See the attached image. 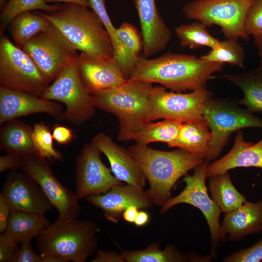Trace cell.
Listing matches in <instances>:
<instances>
[{
    "mask_svg": "<svg viewBox=\"0 0 262 262\" xmlns=\"http://www.w3.org/2000/svg\"><path fill=\"white\" fill-rule=\"evenodd\" d=\"M224 64L169 52L152 59L138 56L129 79L159 83L175 92L194 91L206 88Z\"/></svg>",
    "mask_w": 262,
    "mask_h": 262,
    "instance_id": "1",
    "label": "cell"
},
{
    "mask_svg": "<svg viewBox=\"0 0 262 262\" xmlns=\"http://www.w3.org/2000/svg\"><path fill=\"white\" fill-rule=\"evenodd\" d=\"M128 150L148 182L146 191L153 204L160 206L171 197L176 182L205 160L199 154L179 148L163 151L135 144Z\"/></svg>",
    "mask_w": 262,
    "mask_h": 262,
    "instance_id": "2",
    "label": "cell"
},
{
    "mask_svg": "<svg viewBox=\"0 0 262 262\" xmlns=\"http://www.w3.org/2000/svg\"><path fill=\"white\" fill-rule=\"evenodd\" d=\"M77 50L102 58H113L114 49L108 32L93 10L64 3L55 10L42 13Z\"/></svg>",
    "mask_w": 262,
    "mask_h": 262,
    "instance_id": "3",
    "label": "cell"
},
{
    "mask_svg": "<svg viewBox=\"0 0 262 262\" xmlns=\"http://www.w3.org/2000/svg\"><path fill=\"white\" fill-rule=\"evenodd\" d=\"M153 87L149 82L128 79L115 88L92 95L95 108L111 113L117 118L118 141L132 140L134 134L148 122Z\"/></svg>",
    "mask_w": 262,
    "mask_h": 262,
    "instance_id": "4",
    "label": "cell"
},
{
    "mask_svg": "<svg viewBox=\"0 0 262 262\" xmlns=\"http://www.w3.org/2000/svg\"><path fill=\"white\" fill-rule=\"evenodd\" d=\"M98 228L92 221L57 219L35 238L40 255H55L68 262H84L97 251Z\"/></svg>",
    "mask_w": 262,
    "mask_h": 262,
    "instance_id": "5",
    "label": "cell"
},
{
    "mask_svg": "<svg viewBox=\"0 0 262 262\" xmlns=\"http://www.w3.org/2000/svg\"><path fill=\"white\" fill-rule=\"evenodd\" d=\"M203 116L210 131L209 161L219 156L233 132L246 128H262V119L228 99H210L204 106Z\"/></svg>",
    "mask_w": 262,
    "mask_h": 262,
    "instance_id": "6",
    "label": "cell"
},
{
    "mask_svg": "<svg viewBox=\"0 0 262 262\" xmlns=\"http://www.w3.org/2000/svg\"><path fill=\"white\" fill-rule=\"evenodd\" d=\"M255 0H195L182 7L188 18L207 26H219L226 38L249 39L245 29L247 14Z\"/></svg>",
    "mask_w": 262,
    "mask_h": 262,
    "instance_id": "7",
    "label": "cell"
},
{
    "mask_svg": "<svg viewBox=\"0 0 262 262\" xmlns=\"http://www.w3.org/2000/svg\"><path fill=\"white\" fill-rule=\"evenodd\" d=\"M0 84L39 97L49 85L31 57L3 36L0 40Z\"/></svg>",
    "mask_w": 262,
    "mask_h": 262,
    "instance_id": "8",
    "label": "cell"
},
{
    "mask_svg": "<svg viewBox=\"0 0 262 262\" xmlns=\"http://www.w3.org/2000/svg\"><path fill=\"white\" fill-rule=\"evenodd\" d=\"M41 97L64 104L66 108L63 121L75 126L82 124L95 113L92 95L81 79L76 60L62 71Z\"/></svg>",
    "mask_w": 262,
    "mask_h": 262,
    "instance_id": "9",
    "label": "cell"
},
{
    "mask_svg": "<svg viewBox=\"0 0 262 262\" xmlns=\"http://www.w3.org/2000/svg\"><path fill=\"white\" fill-rule=\"evenodd\" d=\"M209 161H204L195 168L193 175H186L183 180L186 186L178 195L169 199L160 209V213L164 214L175 206L186 203L200 210L206 219L210 229L212 241V256L220 241H226V235L220 223L221 213L214 201L209 196L206 185L207 169Z\"/></svg>",
    "mask_w": 262,
    "mask_h": 262,
    "instance_id": "10",
    "label": "cell"
},
{
    "mask_svg": "<svg viewBox=\"0 0 262 262\" xmlns=\"http://www.w3.org/2000/svg\"><path fill=\"white\" fill-rule=\"evenodd\" d=\"M213 94L205 88L182 93L168 91L164 87H153L151 91L148 122L170 119L184 122L204 120L203 112Z\"/></svg>",
    "mask_w": 262,
    "mask_h": 262,
    "instance_id": "11",
    "label": "cell"
},
{
    "mask_svg": "<svg viewBox=\"0 0 262 262\" xmlns=\"http://www.w3.org/2000/svg\"><path fill=\"white\" fill-rule=\"evenodd\" d=\"M41 188L48 200L58 213V219L78 218L81 206L75 193L64 185L56 177L46 158L37 152L22 158L20 167Z\"/></svg>",
    "mask_w": 262,
    "mask_h": 262,
    "instance_id": "12",
    "label": "cell"
},
{
    "mask_svg": "<svg viewBox=\"0 0 262 262\" xmlns=\"http://www.w3.org/2000/svg\"><path fill=\"white\" fill-rule=\"evenodd\" d=\"M21 49L31 57L49 84L78 56L77 50L59 32L39 33Z\"/></svg>",
    "mask_w": 262,
    "mask_h": 262,
    "instance_id": "13",
    "label": "cell"
},
{
    "mask_svg": "<svg viewBox=\"0 0 262 262\" xmlns=\"http://www.w3.org/2000/svg\"><path fill=\"white\" fill-rule=\"evenodd\" d=\"M102 152L91 143L85 144L76 159L75 193L79 199L104 194L124 184L101 159Z\"/></svg>",
    "mask_w": 262,
    "mask_h": 262,
    "instance_id": "14",
    "label": "cell"
},
{
    "mask_svg": "<svg viewBox=\"0 0 262 262\" xmlns=\"http://www.w3.org/2000/svg\"><path fill=\"white\" fill-rule=\"evenodd\" d=\"M0 194L12 210L45 214L53 207L39 186L22 171L9 173Z\"/></svg>",
    "mask_w": 262,
    "mask_h": 262,
    "instance_id": "15",
    "label": "cell"
},
{
    "mask_svg": "<svg viewBox=\"0 0 262 262\" xmlns=\"http://www.w3.org/2000/svg\"><path fill=\"white\" fill-rule=\"evenodd\" d=\"M76 62L81 79L92 95L115 88L128 80L114 58H99L81 52Z\"/></svg>",
    "mask_w": 262,
    "mask_h": 262,
    "instance_id": "16",
    "label": "cell"
},
{
    "mask_svg": "<svg viewBox=\"0 0 262 262\" xmlns=\"http://www.w3.org/2000/svg\"><path fill=\"white\" fill-rule=\"evenodd\" d=\"M62 106L55 101L46 99L25 92L0 86V124L36 113H46L63 121Z\"/></svg>",
    "mask_w": 262,
    "mask_h": 262,
    "instance_id": "17",
    "label": "cell"
},
{
    "mask_svg": "<svg viewBox=\"0 0 262 262\" xmlns=\"http://www.w3.org/2000/svg\"><path fill=\"white\" fill-rule=\"evenodd\" d=\"M90 204L101 209L109 221L118 223L124 211L132 206L146 210L153 204L147 191L127 184L116 185L107 192L86 198Z\"/></svg>",
    "mask_w": 262,
    "mask_h": 262,
    "instance_id": "18",
    "label": "cell"
},
{
    "mask_svg": "<svg viewBox=\"0 0 262 262\" xmlns=\"http://www.w3.org/2000/svg\"><path fill=\"white\" fill-rule=\"evenodd\" d=\"M91 143L106 156L113 174L118 180L138 188L144 187L146 177L128 149L118 145L103 132L96 135Z\"/></svg>",
    "mask_w": 262,
    "mask_h": 262,
    "instance_id": "19",
    "label": "cell"
},
{
    "mask_svg": "<svg viewBox=\"0 0 262 262\" xmlns=\"http://www.w3.org/2000/svg\"><path fill=\"white\" fill-rule=\"evenodd\" d=\"M141 29L143 50L151 56L164 50L171 32L160 16L155 0H134Z\"/></svg>",
    "mask_w": 262,
    "mask_h": 262,
    "instance_id": "20",
    "label": "cell"
},
{
    "mask_svg": "<svg viewBox=\"0 0 262 262\" xmlns=\"http://www.w3.org/2000/svg\"><path fill=\"white\" fill-rule=\"evenodd\" d=\"M249 167L262 169V139L255 144L246 142L243 132L238 131L229 152L209 164L207 177L209 178L235 168Z\"/></svg>",
    "mask_w": 262,
    "mask_h": 262,
    "instance_id": "21",
    "label": "cell"
},
{
    "mask_svg": "<svg viewBox=\"0 0 262 262\" xmlns=\"http://www.w3.org/2000/svg\"><path fill=\"white\" fill-rule=\"evenodd\" d=\"M222 229L228 239L233 241L246 235L262 231V200L246 201L236 209L226 213Z\"/></svg>",
    "mask_w": 262,
    "mask_h": 262,
    "instance_id": "22",
    "label": "cell"
},
{
    "mask_svg": "<svg viewBox=\"0 0 262 262\" xmlns=\"http://www.w3.org/2000/svg\"><path fill=\"white\" fill-rule=\"evenodd\" d=\"M45 214L12 210L6 229L2 234L18 245L36 238L49 224Z\"/></svg>",
    "mask_w": 262,
    "mask_h": 262,
    "instance_id": "23",
    "label": "cell"
},
{
    "mask_svg": "<svg viewBox=\"0 0 262 262\" xmlns=\"http://www.w3.org/2000/svg\"><path fill=\"white\" fill-rule=\"evenodd\" d=\"M33 131V128L20 120L6 122L0 130V149L22 158L36 152Z\"/></svg>",
    "mask_w": 262,
    "mask_h": 262,
    "instance_id": "24",
    "label": "cell"
},
{
    "mask_svg": "<svg viewBox=\"0 0 262 262\" xmlns=\"http://www.w3.org/2000/svg\"><path fill=\"white\" fill-rule=\"evenodd\" d=\"M225 78L240 88L244 94L239 101L251 112H262V70L259 67L240 73L224 74Z\"/></svg>",
    "mask_w": 262,
    "mask_h": 262,
    "instance_id": "25",
    "label": "cell"
},
{
    "mask_svg": "<svg viewBox=\"0 0 262 262\" xmlns=\"http://www.w3.org/2000/svg\"><path fill=\"white\" fill-rule=\"evenodd\" d=\"M10 32L16 44L22 48L34 36L41 32H59L53 24L38 12H25L16 16L10 22Z\"/></svg>",
    "mask_w": 262,
    "mask_h": 262,
    "instance_id": "26",
    "label": "cell"
},
{
    "mask_svg": "<svg viewBox=\"0 0 262 262\" xmlns=\"http://www.w3.org/2000/svg\"><path fill=\"white\" fill-rule=\"evenodd\" d=\"M210 135V129L205 120L182 123L177 139L169 147L198 154L207 160Z\"/></svg>",
    "mask_w": 262,
    "mask_h": 262,
    "instance_id": "27",
    "label": "cell"
},
{
    "mask_svg": "<svg viewBox=\"0 0 262 262\" xmlns=\"http://www.w3.org/2000/svg\"><path fill=\"white\" fill-rule=\"evenodd\" d=\"M120 253L127 262H184L205 261L200 256L185 255L174 245L168 244L162 250L159 244L152 243L144 249L128 251L120 249Z\"/></svg>",
    "mask_w": 262,
    "mask_h": 262,
    "instance_id": "28",
    "label": "cell"
},
{
    "mask_svg": "<svg viewBox=\"0 0 262 262\" xmlns=\"http://www.w3.org/2000/svg\"><path fill=\"white\" fill-rule=\"evenodd\" d=\"M209 190L211 198L224 214L247 201L234 186L228 171L209 178Z\"/></svg>",
    "mask_w": 262,
    "mask_h": 262,
    "instance_id": "29",
    "label": "cell"
},
{
    "mask_svg": "<svg viewBox=\"0 0 262 262\" xmlns=\"http://www.w3.org/2000/svg\"><path fill=\"white\" fill-rule=\"evenodd\" d=\"M182 123L170 119L156 123L148 122L134 134L132 140L141 145L162 142L169 147L177 139Z\"/></svg>",
    "mask_w": 262,
    "mask_h": 262,
    "instance_id": "30",
    "label": "cell"
},
{
    "mask_svg": "<svg viewBox=\"0 0 262 262\" xmlns=\"http://www.w3.org/2000/svg\"><path fill=\"white\" fill-rule=\"evenodd\" d=\"M207 27L197 21L176 27L175 33L180 46L190 49H196L202 47H208L212 49L218 47L220 40L210 33Z\"/></svg>",
    "mask_w": 262,
    "mask_h": 262,
    "instance_id": "31",
    "label": "cell"
},
{
    "mask_svg": "<svg viewBox=\"0 0 262 262\" xmlns=\"http://www.w3.org/2000/svg\"><path fill=\"white\" fill-rule=\"evenodd\" d=\"M90 8L101 20L109 33L114 49V59L118 63L123 73L128 72L131 67L123 45L119 39L116 28L113 24L105 7V0H89Z\"/></svg>",
    "mask_w": 262,
    "mask_h": 262,
    "instance_id": "32",
    "label": "cell"
},
{
    "mask_svg": "<svg viewBox=\"0 0 262 262\" xmlns=\"http://www.w3.org/2000/svg\"><path fill=\"white\" fill-rule=\"evenodd\" d=\"M199 58L209 62L227 63L243 68L245 53L238 40L226 38L220 41L218 47L211 49L206 54Z\"/></svg>",
    "mask_w": 262,
    "mask_h": 262,
    "instance_id": "33",
    "label": "cell"
},
{
    "mask_svg": "<svg viewBox=\"0 0 262 262\" xmlns=\"http://www.w3.org/2000/svg\"><path fill=\"white\" fill-rule=\"evenodd\" d=\"M59 5H49L44 0H8L1 10V32L16 16L21 13L33 10L50 12L57 9Z\"/></svg>",
    "mask_w": 262,
    "mask_h": 262,
    "instance_id": "34",
    "label": "cell"
},
{
    "mask_svg": "<svg viewBox=\"0 0 262 262\" xmlns=\"http://www.w3.org/2000/svg\"><path fill=\"white\" fill-rule=\"evenodd\" d=\"M53 140L52 133L44 122L34 124L33 141L36 152L51 161H62L63 155L54 148Z\"/></svg>",
    "mask_w": 262,
    "mask_h": 262,
    "instance_id": "35",
    "label": "cell"
},
{
    "mask_svg": "<svg viewBox=\"0 0 262 262\" xmlns=\"http://www.w3.org/2000/svg\"><path fill=\"white\" fill-rule=\"evenodd\" d=\"M116 33L133 69L136 59L143 50L142 36L134 26L127 22H123L116 28Z\"/></svg>",
    "mask_w": 262,
    "mask_h": 262,
    "instance_id": "36",
    "label": "cell"
},
{
    "mask_svg": "<svg viewBox=\"0 0 262 262\" xmlns=\"http://www.w3.org/2000/svg\"><path fill=\"white\" fill-rule=\"evenodd\" d=\"M246 33L253 36L262 34V0H255L246 18Z\"/></svg>",
    "mask_w": 262,
    "mask_h": 262,
    "instance_id": "37",
    "label": "cell"
},
{
    "mask_svg": "<svg viewBox=\"0 0 262 262\" xmlns=\"http://www.w3.org/2000/svg\"><path fill=\"white\" fill-rule=\"evenodd\" d=\"M262 260V238L250 247L241 249L225 257V262H260Z\"/></svg>",
    "mask_w": 262,
    "mask_h": 262,
    "instance_id": "38",
    "label": "cell"
},
{
    "mask_svg": "<svg viewBox=\"0 0 262 262\" xmlns=\"http://www.w3.org/2000/svg\"><path fill=\"white\" fill-rule=\"evenodd\" d=\"M31 242L20 244L13 262H42V257L33 250Z\"/></svg>",
    "mask_w": 262,
    "mask_h": 262,
    "instance_id": "39",
    "label": "cell"
},
{
    "mask_svg": "<svg viewBox=\"0 0 262 262\" xmlns=\"http://www.w3.org/2000/svg\"><path fill=\"white\" fill-rule=\"evenodd\" d=\"M18 245L7 239L3 234H0V262H13L17 252Z\"/></svg>",
    "mask_w": 262,
    "mask_h": 262,
    "instance_id": "40",
    "label": "cell"
},
{
    "mask_svg": "<svg viewBox=\"0 0 262 262\" xmlns=\"http://www.w3.org/2000/svg\"><path fill=\"white\" fill-rule=\"evenodd\" d=\"M52 135L59 145H66L72 141L74 133L70 128L61 125L55 124L52 128Z\"/></svg>",
    "mask_w": 262,
    "mask_h": 262,
    "instance_id": "41",
    "label": "cell"
},
{
    "mask_svg": "<svg viewBox=\"0 0 262 262\" xmlns=\"http://www.w3.org/2000/svg\"><path fill=\"white\" fill-rule=\"evenodd\" d=\"M22 158L18 156L7 153L0 157V172L7 170H14L20 167Z\"/></svg>",
    "mask_w": 262,
    "mask_h": 262,
    "instance_id": "42",
    "label": "cell"
},
{
    "mask_svg": "<svg viewBox=\"0 0 262 262\" xmlns=\"http://www.w3.org/2000/svg\"><path fill=\"white\" fill-rule=\"evenodd\" d=\"M12 210L9 205L0 194V233L5 231L10 218Z\"/></svg>",
    "mask_w": 262,
    "mask_h": 262,
    "instance_id": "43",
    "label": "cell"
},
{
    "mask_svg": "<svg viewBox=\"0 0 262 262\" xmlns=\"http://www.w3.org/2000/svg\"><path fill=\"white\" fill-rule=\"evenodd\" d=\"M96 257L92 259V262H125L121 253L114 251L98 250Z\"/></svg>",
    "mask_w": 262,
    "mask_h": 262,
    "instance_id": "44",
    "label": "cell"
},
{
    "mask_svg": "<svg viewBox=\"0 0 262 262\" xmlns=\"http://www.w3.org/2000/svg\"><path fill=\"white\" fill-rule=\"evenodd\" d=\"M139 210V208L136 206H130L124 211L122 214V217L127 222L134 223Z\"/></svg>",
    "mask_w": 262,
    "mask_h": 262,
    "instance_id": "45",
    "label": "cell"
},
{
    "mask_svg": "<svg viewBox=\"0 0 262 262\" xmlns=\"http://www.w3.org/2000/svg\"><path fill=\"white\" fill-rule=\"evenodd\" d=\"M150 216L147 212L139 211L135 219L134 224L137 227H143L146 225L149 221Z\"/></svg>",
    "mask_w": 262,
    "mask_h": 262,
    "instance_id": "46",
    "label": "cell"
},
{
    "mask_svg": "<svg viewBox=\"0 0 262 262\" xmlns=\"http://www.w3.org/2000/svg\"><path fill=\"white\" fill-rule=\"evenodd\" d=\"M47 3L49 2H64L67 3H72L81 5L82 6L89 8L90 7V3L89 0H44Z\"/></svg>",
    "mask_w": 262,
    "mask_h": 262,
    "instance_id": "47",
    "label": "cell"
},
{
    "mask_svg": "<svg viewBox=\"0 0 262 262\" xmlns=\"http://www.w3.org/2000/svg\"><path fill=\"white\" fill-rule=\"evenodd\" d=\"M254 38L261 60L260 66L259 67L262 70V34L254 36Z\"/></svg>",
    "mask_w": 262,
    "mask_h": 262,
    "instance_id": "48",
    "label": "cell"
},
{
    "mask_svg": "<svg viewBox=\"0 0 262 262\" xmlns=\"http://www.w3.org/2000/svg\"><path fill=\"white\" fill-rule=\"evenodd\" d=\"M42 262H68L65 259L55 255H41Z\"/></svg>",
    "mask_w": 262,
    "mask_h": 262,
    "instance_id": "49",
    "label": "cell"
},
{
    "mask_svg": "<svg viewBox=\"0 0 262 262\" xmlns=\"http://www.w3.org/2000/svg\"><path fill=\"white\" fill-rule=\"evenodd\" d=\"M8 0H0V10L2 9V8L4 7L5 4L6 3Z\"/></svg>",
    "mask_w": 262,
    "mask_h": 262,
    "instance_id": "50",
    "label": "cell"
}]
</instances>
